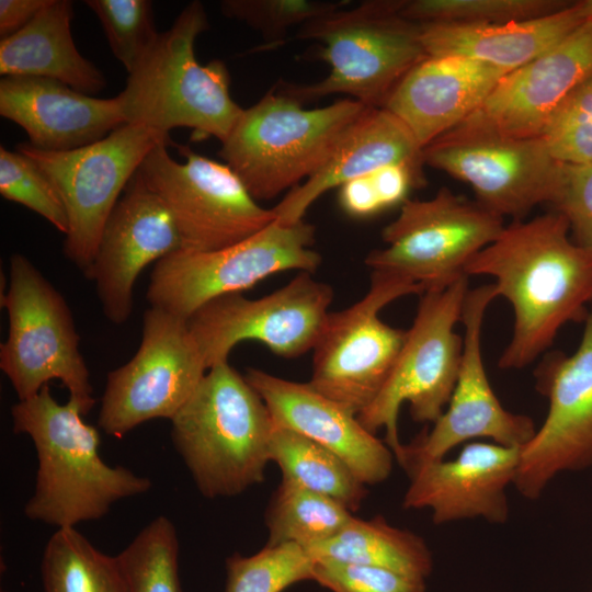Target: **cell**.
Instances as JSON below:
<instances>
[{
  "instance_id": "cell-33",
  "label": "cell",
  "mask_w": 592,
  "mask_h": 592,
  "mask_svg": "<svg viewBox=\"0 0 592 592\" xmlns=\"http://www.w3.org/2000/svg\"><path fill=\"white\" fill-rule=\"evenodd\" d=\"M314 566L308 551L297 544L265 545L248 557L236 553L226 560L225 592H283L312 580Z\"/></svg>"
},
{
  "instance_id": "cell-23",
  "label": "cell",
  "mask_w": 592,
  "mask_h": 592,
  "mask_svg": "<svg viewBox=\"0 0 592 592\" xmlns=\"http://www.w3.org/2000/svg\"><path fill=\"white\" fill-rule=\"evenodd\" d=\"M0 114L23 128L33 147L45 151L91 145L126 124L116 96L95 98L42 77H2Z\"/></svg>"
},
{
  "instance_id": "cell-19",
  "label": "cell",
  "mask_w": 592,
  "mask_h": 592,
  "mask_svg": "<svg viewBox=\"0 0 592 592\" xmlns=\"http://www.w3.org/2000/svg\"><path fill=\"white\" fill-rule=\"evenodd\" d=\"M592 76V16L528 64L509 72L483 103L449 132L540 137L562 102Z\"/></svg>"
},
{
  "instance_id": "cell-35",
  "label": "cell",
  "mask_w": 592,
  "mask_h": 592,
  "mask_svg": "<svg viewBox=\"0 0 592 592\" xmlns=\"http://www.w3.org/2000/svg\"><path fill=\"white\" fill-rule=\"evenodd\" d=\"M98 16L115 58L130 72L156 42L149 0H86Z\"/></svg>"
},
{
  "instance_id": "cell-37",
  "label": "cell",
  "mask_w": 592,
  "mask_h": 592,
  "mask_svg": "<svg viewBox=\"0 0 592 592\" xmlns=\"http://www.w3.org/2000/svg\"><path fill=\"white\" fill-rule=\"evenodd\" d=\"M349 1L315 0H224L221 13L259 31L270 43L277 45L287 31L312 19L345 7Z\"/></svg>"
},
{
  "instance_id": "cell-21",
  "label": "cell",
  "mask_w": 592,
  "mask_h": 592,
  "mask_svg": "<svg viewBox=\"0 0 592 592\" xmlns=\"http://www.w3.org/2000/svg\"><path fill=\"white\" fill-rule=\"evenodd\" d=\"M520 448L475 442L453 459L420 464L408 473L405 509H430L435 524L481 517L504 523L509 517L506 488L513 485Z\"/></svg>"
},
{
  "instance_id": "cell-7",
  "label": "cell",
  "mask_w": 592,
  "mask_h": 592,
  "mask_svg": "<svg viewBox=\"0 0 592 592\" xmlns=\"http://www.w3.org/2000/svg\"><path fill=\"white\" fill-rule=\"evenodd\" d=\"M1 305L8 311L9 334L0 345V368L19 400L59 379L69 391V400L82 415L88 414L95 399L71 310L62 295L21 253L11 255L9 288L1 295Z\"/></svg>"
},
{
  "instance_id": "cell-39",
  "label": "cell",
  "mask_w": 592,
  "mask_h": 592,
  "mask_svg": "<svg viewBox=\"0 0 592 592\" xmlns=\"http://www.w3.org/2000/svg\"><path fill=\"white\" fill-rule=\"evenodd\" d=\"M312 580L332 592H426L425 581L366 565L315 561Z\"/></svg>"
},
{
  "instance_id": "cell-13",
  "label": "cell",
  "mask_w": 592,
  "mask_h": 592,
  "mask_svg": "<svg viewBox=\"0 0 592 592\" xmlns=\"http://www.w3.org/2000/svg\"><path fill=\"white\" fill-rule=\"evenodd\" d=\"M168 143L158 144L138 172L163 201L178 227L182 249L213 251L259 232L276 216L261 207L226 164L177 145L184 162L174 160Z\"/></svg>"
},
{
  "instance_id": "cell-18",
  "label": "cell",
  "mask_w": 592,
  "mask_h": 592,
  "mask_svg": "<svg viewBox=\"0 0 592 592\" xmlns=\"http://www.w3.org/2000/svg\"><path fill=\"white\" fill-rule=\"evenodd\" d=\"M537 388L548 399L543 424L520 448L513 485L536 500L560 473L592 467V308L571 355L556 353L540 363Z\"/></svg>"
},
{
  "instance_id": "cell-16",
  "label": "cell",
  "mask_w": 592,
  "mask_h": 592,
  "mask_svg": "<svg viewBox=\"0 0 592 592\" xmlns=\"http://www.w3.org/2000/svg\"><path fill=\"white\" fill-rule=\"evenodd\" d=\"M423 164L469 184L481 205L501 217L523 219L558 200L565 163L542 137L512 138L447 132L422 149Z\"/></svg>"
},
{
  "instance_id": "cell-15",
  "label": "cell",
  "mask_w": 592,
  "mask_h": 592,
  "mask_svg": "<svg viewBox=\"0 0 592 592\" xmlns=\"http://www.w3.org/2000/svg\"><path fill=\"white\" fill-rule=\"evenodd\" d=\"M333 291L300 272L283 287L261 298L241 293L217 297L189 319L207 369L227 362L242 341H258L282 357H298L312 350L330 314Z\"/></svg>"
},
{
  "instance_id": "cell-4",
  "label": "cell",
  "mask_w": 592,
  "mask_h": 592,
  "mask_svg": "<svg viewBox=\"0 0 592 592\" xmlns=\"http://www.w3.org/2000/svg\"><path fill=\"white\" fill-rule=\"evenodd\" d=\"M170 421L173 446L204 497H234L263 481L275 424L228 361L206 372Z\"/></svg>"
},
{
  "instance_id": "cell-10",
  "label": "cell",
  "mask_w": 592,
  "mask_h": 592,
  "mask_svg": "<svg viewBox=\"0 0 592 592\" xmlns=\"http://www.w3.org/2000/svg\"><path fill=\"white\" fill-rule=\"evenodd\" d=\"M503 217L478 201L442 187L425 201L407 200L382 231L385 248L365 264L407 280L425 292L440 291L465 274L467 263L504 228Z\"/></svg>"
},
{
  "instance_id": "cell-31",
  "label": "cell",
  "mask_w": 592,
  "mask_h": 592,
  "mask_svg": "<svg viewBox=\"0 0 592 592\" xmlns=\"http://www.w3.org/2000/svg\"><path fill=\"white\" fill-rule=\"evenodd\" d=\"M353 516L340 502L282 480L265 514L266 545L307 548L333 537Z\"/></svg>"
},
{
  "instance_id": "cell-29",
  "label": "cell",
  "mask_w": 592,
  "mask_h": 592,
  "mask_svg": "<svg viewBox=\"0 0 592 592\" xmlns=\"http://www.w3.org/2000/svg\"><path fill=\"white\" fill-rule=\"evenodd\" d=\"M269 453L283 481L329 497L352 513L366 497L365 485L341 458L297 432L274 425Z\"/></svg>"
},
{
  "instance_id": "cell-34",
  "label": "cell",
  "mask_w": 592,
  "mask_h": 592,
  "mask_svg": "<svg viewBox=\"0 0 592 592\" xmlns=\"http://www.w3.org/2000/svg\"><path fill=\"white\" fill-rule=\"evenodd\" d=\"M568 4L559 0H402L399 14L417 24H487L535 19Z\"/></svg>"
},
{
  "instance_id": "cell-25",
  "label": "cell",
  "mask_w": 592,
  "mask_h": 592,
  "mask_svg": "<svg viewBox=\"0 0 592 592\" xmlns=\"http://www.w3.org/2000/svg\"><path fill=\"white\" fill-rule=\"evenodd\" d=\"M592 16V0L535 19L503 23L419 24L426 56H460L513 71L559 43Z\"/></svg>"
},
{
  "instance_id": "cell-17",
  "label": "cell",
  "mask_w": 592,
  "mask_h": 592,
  "mask_svg": "<svg viewBox=\"0 0 592 592\" xmlns=\"http://www.w3.org/2000/svg\"><path fill=\"white\" fill-rule=\"evenodd\" d=\"M493 283L468 291L460 321L464 325L463 354L455 388L446 409L410 444L402 445L397 462L413 467L445 458L454 447L486 437L508 447H523L534 435V421L506 410L494 395L485 369L481 332L486 310L497 298Z\"/></svg>"
},
{
  "instance_id": "cell-6",
  "label": "cell",
  "mask_w": 592,
  "mask_h": 592,
  "mask_svg": "<svg viewBox=\"0 0 592 592\" xmlns=\"http://www.w3.org/2000/svg\"><path fill=\"white\" fill-rule=\"evenodd\" d=\"M367 109L351 99L304 109L270 91L242 110L218 155L255 201L272 200L315 174Z\"/></svg>"
},
{
  "instance_id": "cell-28",
  "label": "cell",
  "mask_w": 592,
  "mask_h": 592,
  "mask_svg": "<svg viewBox=\"0 0 592 592\" xmlns=\"http://www.w3.org/2000/svg\"><path fill=\"white\" fill-rule=\"evenodd\" d=\"M314 561L375 566L425 581L432 554L417 534L391 526L382 516L352 520L333 537L305 548Z\"/></svg>"
},
{
  "instance_id": "cell-32",
  "label": "cell",
  "mask_w": 592,
  "mask_h": 592,
  "mask_svg": "<svg viewBox=\"0 0 592 592\" xmlns=\"http://www.w3.org/2000/svg\"><path fill=\"white\" fill-rule=\"evenodd\" d=\"M129 592H182L177 531L164 515L148 523L117 555Z\"/></svg>"
},
{
  "instance_id": "cell-9",
  "label": "cell",
  "mask_w": 592,
  "mask_h": 592,
  "mask_svg": "<svg viewBox=\"0 0 592 592\" xmlns=\"http://www.w3.org/2000/svg\"><path fill=\"white\" fill-rule=\"evenodd\" d=\"M468 276L420 295L412 326L395 366L376 399L357 419L372 433L384 429L395 458L402 445L398 415L409 403L412 419L434 423L444 412L457 380L463 338L455 332L467 296Z\"/></svg>"
},
{
  "instance_id": "cell-5",
  "label": "cell",
  "mask_w": 592,
  "mask_h": 592,
  "mask_svg": "<svg viewBox=\"0 0 592 592\" xmlns=\"http://www.w3.org/2000/svg\"><path fill=\"white\" fill-rule=\"evenodd\" d=\"M402 0L364 1L310 20L299 39L320 44L319 58L330 66L322 80L280 83L276 90L303 104L345 93L368 107H383L403 76L426 58L419 24L399 14Z\"/></svg>"
},
{
  "instance_id": "cell-24",
  "label": "cell",
  "mask_w": 592,
  "mask_h": 592,
  "mask_svg": "<svg viewBox=\"0 0 592 592\" xmlns=\"http://www.w3.org/2000/svg\"><path fill=\"white\" fill-rule=\"evenodd\" d=\"M509 71L460 56H428L398 82L384 104L423 149L489 96Z\"/></svg>"
},
{
  "instance_id": "cell-38",
  "label": "cell",
  "mask_w": 592,
  "mask_h": 592,
  "mask_svg": "<svg viewBox=\"0 0 592 592\" xmlns=\"http://www.w3.org/2000/svg\"><path fill=\"white\" fill-rule=\"evenodd\" d=\"M540 137L563 163L592 162V76L562 102Z\"/></svg>"
},
{
  "instance_id": "cell-22",
  "label": "cell",
  "mask_w": 592,
  "mask_h": 592,
  "mask_svg": "<svg viewBox=\"0 0 592 592\" xmlns=\"http://www.w3.org/2000/svg\"><path fill=\"white\" fill-rule=\"evenodd\" d=\"M248 383L263 399L275 425L297 432L341 458L366 486L385 481L392 469L390 447L369 432L357 415L314 389L248 368Z\"/></svg>"
},
{
  "instance_id": "cell-20",
  "label": "cell",
  "mask_w": 592,
  "mask_h": 592,
  "mask_svg": "<svg viewBox=\"0 0 592 592\" xmlns=\"http://www.w3.org/2000/svg\"><path fill=\"white\" fill-rule=\"evenodd\" d=\"M182 249L175 221L163 201L137 171L109 216L90 267L106 319L126 322L133 311V288L150 263Z\"/></svg>"
},
{
  "instance_id": "cell-27",
  "label": "cell",
  "mask_w": 592,
  "mask_h": 592,
  "mask_svg": "<svg viewBox=\"0 0 592 592\" xmlns=\"http://www.w3.org/2000/svg\"><path fill=\"white\" fill-rule=\"evenodd\" d=\"M72 16V1L49 0L23 29L1 38V76L48 78L90 95L103 90V73L73 42Z\"/></svg>"
},
{
  "instance_id": "cell-3",
  "label": "cell",
  "mask_w": 592,
  "mask_h": 592,
  "mask_svg": "<svg viewBox=\"0 0 592 592\" xmlns=\"http://www.w3.org/2000/svg\"><path fill=\"white\" fill-rule=\"evenodd\" d=\"M207 29L204 5L192 1L159 33L116 96L126 124L166 135L191 128L195 139L227 138L243 109L230 96L226 64L201 65L195 57V39Z\"/></svg>"
},
{
  "instance_id": "cell-30",
  "label": "cell",
  "mask_w": 592,
  "mask_h": 592,
  "mask_svg": "<svg viewBox=\"0 0 592 592\" xmlns=\"http://www.w3.org/2000/svg\"><path fill=\"white\" fill-rule=\"evenodd\" d=\"M41 574L44 592H129L118 557L96 549L76 527L50 536Z\"/></svg>"
},
{
  "instance_id": "cell-26",
  "label": "cell",
  "mask_w": 592,
  "mask_h": 592,
  "mask_svg": "<svg viewBox=\"0 0 592 592\" xmlns=\"http://www.w3.org/2000/svg\"><path fill=\"white\" fill-rule=\"evenodd\" d=\"M392 163L422 168V149L397 116L384 107H368L325 164L272 208L276 220L286 225L303 220L310 205L327 191Z\"/></svg>"
},
{
  "instance_id": "cell-1",
  "label": "cell",
  "mask_w": 592,
  "mask_h": 592,
  "mask_svg": "<svg viewBox=\"0 0 592 592\" xmlns=\"http://www.w3.org/2000/svg\"><path fill=\"white\" fill-rule=\"evenodd\" d=\"M558 212L504 226L466 265L465 274L493 278L514 315L513 334L499 367L530 365L568 322L585 321L592 303V249L569 238Z\"/></svg>"
},
{
  "instance_id": "cell-2",
  "label": "cell",
  "mask_w": 592,
  "mask_h": 592,
  "mask_svg": "<svg viewBox=\"0 0 592 592\" xmlns=\"http://www.w3.org/2000/svg\"><path fill=\"white\" fill-rule=\"evenodd\" d=\"M11 417L14 433L30 436L36 449L35 490L24 506L30 520L76 527L150 489V479L101 458L96 428L82 420L73 401L59 403L48 385L13 405Z\"/></svg>"
},
{
  "instance_id": "cell-12",
  "label": "cell",
  "mask_w": 592,
  "mask_h": 592,
  "mask_svg": "<svg viewBox=\"0 0 592 592\" xmlns=\"http://www.w3.org/2000/svg\"><path fill=\"white\" fill-rule=\"evenodd\" d=\"M413 294L423 291L396 275L372 272L363 298L328 315L312 349L309 385L355 415L364 411L386 384L407 334L385 323L379 311Z\"/></svg>"
},
{
  "instance_id": "cell-36",
  "label": "cell",
  "mask_w": 592,
  "mask_h": 592,
  "mask_svg": "<svg viewBox=\"0 0 592 592\" xmlns=\"http://www.w3.org/2000/svg\"><path fill=\"white\" fill-rule=\"evenodd\" d=\"M0 193L44 217L64 235L68 232L65 205L49 178L33 159L3 146L0 147Z\"/></svg>"
},
{
  "instance_id": "cell-40",
  "label": "cell",
  "mask_w": 592,
  "mask_h": 592,
  "mask_svg": "<svg viewBox=\"0 0 592 592\" xmlns=\"http://www.w3.org/2000/svg\"><path fill=\"white\" fill-rule=\"evenodd\" d=\"M555 212L567 219L577 242L592 249V162L565 163Z\"/></svg>"
},
{
  "instance_id": "cell-41",
  "label": "cell",
  "mask_w": 592,
  "mask_h": 592,
  "mask_svg": "<svg viewBox=\"0 0 592 592\" xmlns=\"http://www.w3.org/2000/svg\"><path fill=\"white\" fill-rule=\"evenodd\" d=\"M49 0H0V36L8 37L23 29Z\"/></svg>"
},
{
  "instance_id": "cell-14",
  "label": "cell",
  "mask_w": 592,
  "mask_h": 592,
  "mask_svg": "<svg viewBox=\"0 0 592 592\" xmlns=\"http://www.w3.org/2000/svg\"><path fill=\"white\" fill-rule=\"evenodd\" d=\"M207 371L186 320L150 307L137 352L107 374L99 428L121 439L149 420H171Z\"/></svg>"
},
{
  "instance_id": "cell-11",
  "label": "cell",
  "mask_w": 592,
  "mask_h": 592,
  "mask_svg": "<svg viewBox=\"0 0 592 592\" xmlns=\"http://www.w3.org/2000/svg\"><path fill=\"white\" fill-rule=\"evenodd\" d=\"M169 135L125 124L103 139L69 151L30 143L16 150L33 159L57 190L68 215L64 253L83 273L96 253L104 225L147 155Z\"/></svg>"
},
{
  "instance_id": "cell-8",
  "label": "cell",
  "mask_w": 592,
  "mask_h": 592,
  "mask_svg": "<svg viewBox=\"0 0 592 592\" xmlns=\"http://www.w3.org/2000/svg\"><path fill=\"white\" fill-rule=\"evenodd\" d=\"M314 243L311 224L275 219L223 249H179L155 263L146 297L150 307L186 320L208 301L241 293L272 274L289 270L312 274L322 261Z\"/></svg>"
}]
</instances>
